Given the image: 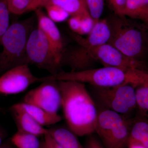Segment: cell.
Returning a JSON list of instances; mask_svg holds the SVG:
<instances>
[{"mask_svg":"<svg viewBox=\"0 0 148 148\" xmlns=\"http://www.w3.org/2000/svg\"><path fill=\"white\" fill-rule=\"evenodd\" d=\"M91 16L81 17L80 27L78 35H88L93 29L95 22Z\"/></svg>","mask_w":148,"mask_h":148,"instance_id":"obj_24","label":"cell"},{"mask_svg":"<svg viewBox=\"0 0 148 148\" xmlns=\"http://www.w3.org/2000/svg\"><path fill=\"white\" fill-rule=\"evenodd\" d=\"M36 135L17 132L11 138L10 142L16 148H40L42 140Z\"/></svg>","mask_w":148,"mask_h":148,"instance_id":"obj_19","label":"cell"},{"mask_svg":"<svg viewBox=\"0 0 148 148\" xmlns=\"http://www.w3.org/2000/svg\"><path fill=\"white\" fill-rule=\"evenodd\" d=\"M16 104L43 127L53 125L62 120V117L58 114L51 113L37 106L24 102Z\"/></svg>","mask_w":148,"mask_h":148,"instance_id":"obj_14","label":"cell"},{"mask_svg":"<svg viewBox=\"0 0 148 148\" xmlns=\"http://www.w3.org/2000/svg\"></svg>","mask_w":148,"mask_h":148,"instance_id":"obj_34","label":"cell"},{"mask_svg":"<svg viewBox=\"0 0 148 148\" xmlns=\"http://www.w3.org/2000/svg\"><path fill=\"white\" fill-rule=\"evenodd\" d=\"M148 0H126L123 16L148 23Z\"/></svg>","mask_w":148,"mask_h":148,"instance_id":"obj_18","label":"cell"},{"mask_svg":"<svg viewBox=\"0 0 148 148\" xmlns=\"http://www.w3.org/2000/svg\"><path fill=\"white\" fill-rule=\"evenodd\" d=\"M127 148H146L140 144H129L127 146Z\"/></svg>","mask_w":148,"mask_h":148,"instance_id":"obj_31","label":"cell"},{"mask_svg":"<svg viewBox=\"0 0 148 148\" xmlns=\"http://www.w3.org/2000/svg\"><path fill=\"white\" fill-rule=\"evenodd\" d=\"M57 81L68 128L79 137L95 133L98 110L85 84L74 81Z\"/></svg>","mask_w":148,"mask_h":148,"instance_id":"obj_1","label":"cell"},{"mask_svg":"<svg viewBox=\"0 0 148 148\" xmlns=\"http://www.w3.org/2000/svg\"><path fill=\"white\" fill-rule=\"evenodd\" d=\"M110 30L108 43L129 58L139 61L146 45V34L143 28L125 18L116 15L107 19Z\"/></svg>","mask_w":148,"mask_h":148,"instance_id":"obj_5","label":"cell"},{"mask_svg":"<svg viewBox=\"0 0 148 148\" xmlns=\"http://www.w3.org/2000/svg\"><path fill=\"white\" fill-rule=\"evenodd\" d=\"M79 45L92 51L99 46L108 42L110 30L107 19H99L95 22L91 32L84 38L77 34H72Z\"/></svg>","mask_w":148,"mask_h":148,"instance_id":"obj_12","label":"cell"},{"mask_svg":"<svg viewBox=\"0 0 148 148\" xmlns=\"http://www.w3.org/2000/svg\"><path fill=\"white\" fill-rule=\"evenodd\" d=\"M116 15L123 16L126 0H107Z\"/></svg>","mask_w":148,"mask_h":148,"instance_id":"obj_25","label":"cell"},{"mask_svg":"<svg viewBox=\"0 0 148 148\" xmlns=\"http://www.w3.org/2000/svg\"><path fill=\"white\" fill-rule=\"evenodd\" d=\"M33 0H6L10 13L20 15L29 10Z\"/></svg>","mask_w":148,"mask_h":148,"instance_id":"obj_20","label":"cell"},{"mask_svg":"<svg viewBox=\"0 0 148 148\" xmlns=\"http://www.w3.org/2000/svg\"><path fill=\"white\" fill-rule=\"evenodd\" d=\"M40 148H49L47 146V145H46L44 139L42 140L41 145L40 147Z\"/></svg>","mask_w":148,"mask_h":148,"instance_id":"obj_33","label":"cell"},{"mask_svg":"<svg viewBox=\"0 0 148 148\" xmlns=\"http://www.w3.org/2000/svg\"><path fill=\"white\" fill-rule=\"evenodd\" d=\"M88 136L85 148H105L101 140L93 134Z\"/></svg>","mask_w":148,"mask_h":148,"instance_id":"obj_26","label":"cell"},{"mask_svg":"<svg viewBox=\"0 0 148 148\" xmlns=\"http://www.w3.org/2000/svg\"><path fill=\"white\" fill-rule=\"evenodd\" d=\"M36 13L38 21V28L40 29L45 34L61 64L65 49L59 29L55 22L39 8L36 10Z\"/></svg>","mask_w":148,"mask_h":148,"instance_id":"obj_11","label":"cell"},{"mask_svg":"<svg viewBox=\"0 0 148 148\" xmlns=\"http://www.w3.org/2000/svg\"><path fill=\"white\" fill-rule=\"evenodd\" d=\"M49 135L63 148H85L77 137L67 127H55L49 129Z\"/></svg>","mask_w":148,"mask_h":148,"instance_id":"obj_15","label":"cell"},{"mask_svg":"<svg viewBox=\"0 0 148 148\" xmlns=\"http://www.w3.org/2000/svg\"><path fill=\"white\" fill-rule=\"evenodd\" d=\"M40 78L33 74L29 64L15 66L3 73L0 77V95L21 93L32 85L40 82Z\"/></svg>","mask_w":148,"mask_h":148,"instance_id":"obj_9","label":"cell"},{"mask_svg":"<svg viewBox=\"0 0 148 148\" xmlns=\"http://www.w3.org/2000/svg\"><path fill=\"white\" fill-rule=\"evenodd\" d=\"M47 5L59 7L71 16H90L85 0H48L44 7Z\"/></svg>","mask_w":148,"mask_h":148,"instance_id":"obj_16","label":"cell"},{"mask_svg":"<svg viewBox=\"0 0 148 148\" xmlns=\"http://www.w3.org/2000/svg\"><path fill=\"white\" fill-rule=\"evenodd\" d=\"M10 13L6 0H0V45L3 36L10 26Z\"/></svg>","mask_w":148,"mask_h":148,"instance_id":"obj_21","label":"cell"},{"mask_svg":"<svg viewBox=\"0 0 148 148\" xmlns=\"http://www.w3.org/2000/svg\"><path fill=\"white\" fill-rule=\"evenodd\" d=\"M92 55L95 61L104 67H114L125 71L134 69L144 70L140 61L129 58L108 43L95 48Z\"/></svg>","mask_w":148,"mask_h":148,"instance_id":"obj_10","label":"cell"},{"mask_svg":"<svg viewBox=\"0 0 148 148\" xmlns=\"http://www.w3.org/2000/svg\"><path fill=\"white\" fill-rule=\"evenodd\" d=\"M137 116L148 119V72H147L136 88Z\"/></svg>","mask_w":148,"mask_h":148,"instance_id":"obj_17","label":"cell"},{"mask_svg":"<svg viewBox=\"0 0 148 148\" xmlns=\"http://www.w3.org/2000/svg\"><path fill=\"white\" fill-rule=\"evenodd\" d=\"M48 0H33L29 10H36L41 7H44Z\"/></svg>","mask_w":148,"mask_h":148,"instance_id":"obj_29","label":"cell"},{"mask_svg":"<svg viewBox=\"0 0 148 148\" xmlns=\"http://www.w3.org/2000/svg\"><path fill=\"white\" fill-rule=\"evenodd\" d=\"M88 12L92 19L97 21L100 19L104 9V0H85Z\"/></svg>","mask_w":148,"mask_h":148,"instance_id":"obj_23","label":"cell"},{"mask_svg":"<svg viewBox=\"0 0 148 148\" xmlns=\"http://www.w3.org/2000/svg\"><path fill=\"white\" fill-rule=\"evenodd\" d=\"M140 82H128L111 87L90 85L89 93L97 108L114 111L132 118L137 110L136 88Z\"/></svg>","mask_w":148,"mask_h":148,"instance_id":"obj_4","label":"cell"},{"mask_svg":"<svg viewBox=\"0 0 148 148\" xmlns=\"http://www.w3.org/2000/svg\"><path fill=\"white\" fill-rule=\"evenodd\" d=\"M45 7L46 9L48 16L55 23L66 21L70 16L66 11L57 6L47 5Z\"/></svg>","mask_w":148,"mask_h":148,"instance_id":"obj_22","label":"cell"},{"mask_svg":"<svg viewBox=\"0 0 148 148\" xmlns=\"http://www.w3.org/2000/svg\"><path fill=\"white\" fill-rule=\"evenodd\" d=\"M81 17L79 16H71L68 20V24L70 29L77 34L79 32Z\"/></svg>","mask_w":148,"mask_h":148,"instance_id":"obj_27","label":"cell"},{"mask_svg":"<svg viewBox=\"0 0 148 148\" xmlns=\"http://www.w3.org/2000/svg\"><path fill=\"white\" fill-rule=\"evenodd\" d=\"M0 148H15V147L11 143V145L8 144H3Z\"/></svg>","mask_w":148,"mask_h":148,"instance_id":"obj_32","label":"cell"},{"mask_svg":"<svg viewBox=\"0 0 148 148\" xmlns=\"http://www.w3.org/2000/svg\"><path fill=\"white\" fill-rule=\"evenodd\" d=\"M95 132L105 148H125L128 146L133 118L106 109L97 108Z\"/></svg>","mask_w":148,"mask_h":148,"instance_id":"obj_6","label":"cell"},{"mask_svg":"<svg viewBox=\"0 0 148 148\" xmlns=\"http://www.w3.org/2000/svg\"><path fill=\"white\" fill-rule=\"evenodd\" d=\"M143 72L144 70L142 69L125 71L118 68L103 66L79 71H61L53 75L42 77L41 82L74 81L98 87H111L128 82H139Z\"/></svg>","mask_w":148,"mask_h":148,"instance_id":"obj_2","label":"cell"},{"mask_svg":"<svg viewBox=\"0 0 148 148\" xmlns=\"http://www.w3.org/2000/svg\"><path fill=\"white\" fill-rule=\"evenodd\" d=\"M43 139L46 145L49 148H63L58 145L49 134L45 135Z\"/></svg>","mask_w":148,"mask_h":148,"instance_id":"obj_28","label":"cell"},{"mask_svg":"<svg viewBox=\"0 0 148 148\" xmlns=\"http://www.w3.org/2000/svg\"><path fill=\"white\" fill-rule=\"evenodd\" d=\"M17 131L32 134L40 137L48 135L49 130L42 126L26 111L17 104L12 105L10 108Z\"/></svg>","mask_w":148,"mask_h":148,"instance_id":"obj_13","label":"cell"},{"mask_svg":"<svg viewBox=\"0 0 148 148\" xmlns=\"http://www.w3.org/2000/svg\"><path fill=\"white\" fill-rule=\"evenodd\" d=\"M27 64H31L51 74L56 75L61 66L55 51L43 32L33 29L29 36L27 46Z\"/></svg>","mask_w":148,"mask_h":148,"instance_id":"obj_7","label":"cell"},{"mask_svg":"<svg viewBox=\"0 0 148 148\" xmlns=\"http://www.w3.org/2000/svg\"><path fill=\"white\" fill-rule=\"evenodd\" d=\"M6 136V132H5V130L0 125V148L2 145L3 142Z\"/></svg>","mask_w":148,"mask_h":148,"instance_id":"obj_30","label":"cell"},{"mask_svg":"<svg viewBox=\"0 0 148 148\" xmlns=\"http://www.w3.org/2000/svg\"><path fill=\"white\" fill-rule=\"evenodd\" d=\"M24 103L33 105L53 114L61 108V91L57 80L43 82L39 86L26 93Z\"/></svg>","mask_w":148,"mask_h":148,"instance_id":"obj_8","label":"cell"},{"mask_svg":"<svg viewBox=\"0 0 148 148\" xmlns=\"http://www.w3.org/2000/svg\"><path fill=\"white\" fill-rule=\"evenodd\" d=\"M34 24V18H30L10 25L1 41L0 73L15 66L27 64V42Z\"/></svg>","mask_w":148,"mask_h":148,"instance_id":"obj_3","label":"cell"}]
</instances>
